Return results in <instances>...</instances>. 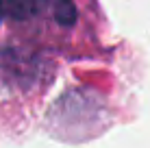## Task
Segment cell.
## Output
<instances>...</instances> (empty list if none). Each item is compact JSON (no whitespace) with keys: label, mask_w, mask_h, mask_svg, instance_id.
<instances>
[{"label":"cell","mask_w":150,"mask_h":148,"mask_svg":"<svg viewBox=\"0 0 150 148\" xmlns=\"http://www.w3.org/2000/svg\"><path fill=\"white\" fill-rule=\"evenodd\" d=\"M50 13L61 26H74L76 9L72 0H0V24L2 20H35Z\"/></svg>","instance_id":"obj_1"}]
</instances>
